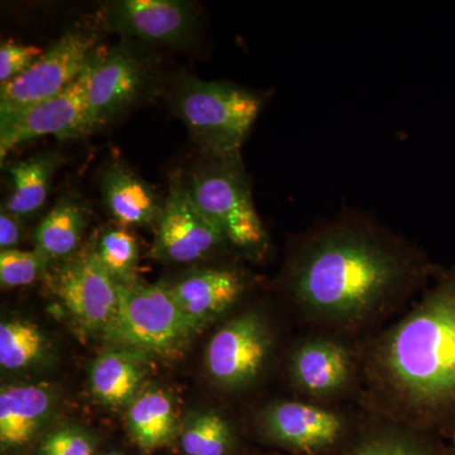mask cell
Instances as JSON below:
<instances>
[{
    "label": "cell",
    "instance_id": "11",
    "mask_svg": "<svg viewBox=\"0 0 455 455\" xmlns=\"http://www.w3.org/2000/svg\"><path fill=\"white\" fill-rule=\"evenodd\" d=\"M51 290L86 331H103L118 309V283L95 252L68 259L50 275Z\"/></svg>",
    "mask_w": 455,
    "mask_h": 455
},
{
    "label": "cell",
    "instance_id": "14",
    "mask_svg": "<svg viewBox=\"0 0 455 455\" xmlns=\"http://www.w3.org/2000/svg\"><path fill=\"white\" fill-rule=\"evenodd\" d=\"M358 358L331 337L301 341L291 355L290 373L296 387L311 398H333L348 390L357 376Z\"/></svg>",
    "mask_w": 455,
    "mask_h": 455
},
{
    "label": "cell",
    "instance_id": "12",
    "mask_svg": "<svg viewBox=\"0 0 455 455\" xmlns=\"http://www.w3.org/2000/svg\"><path fill=\"white\" fill-rule=\"evenodd\" d=\"M99 25L125 40L185 46L197 32L194 5L180 0H116L99 14Z\"/></svg>",
    "mask_w": 455,
    "mask_h": 455
},
{
    "label": "cell",
    "instance_id": "28",
    "mask_svg": "<svg viewBox=\"0 0 455 455\" xmlns=\"http://www.w3.org/2000/svg\"><path fill=\"white\" fill-rule=\"evenodd\" d=\"M44 52L32 44H18L16 41L3 42L0 46V85L25 74Z\"/></svg>",
    "mask_w": 455,
    "mask_h": 455
},
{
    "label": "cell",
    "instance_id": "4",
    "mask_svg": "<svg viewBox=\"0 0 455 455\" xmlns=\"http://www.w3.org/2000/svg\"><path fill=\"white\" fill-rule=\"evenodd\" d=\"M188 188L199 211L220 230L227 244L259 256L268 243L245 172L241 152L204 155L191 167Z\"/></svg>",
    "mask_w": 455,
    "mask_h": 455
},
{
    "label": "cell",
    "instance_id": "24",
    "mask_svg": "<svg viewBox=\"0 0 455 455\" xmlns=\"http://www.w3.org/2000/svg\"><path fill=\"white\" fill-rule=\"evenodd\" d=\"M180 442L187 455H229L235 447V434L223 416L202 412L185 425Z\"/></svg>",
    "mask_w": 455,
    "mask_h": 455
},
{
    "label": "cell",
    "instance_id": "25",
    "mask_svg": "<svg viewBox=\"0 0 455 455\" xmlns=\"http://www.w3.org/2000/svg\"><path fill=\"white\" fill-rule=\"evenodd\" d=\"M139 244L125 229H108L99 238L98 259L118 283H133L134 269L139 263Z\"/></svg>",
    "mask_w": 455,
    "mask_h": 455
},
{
    "label": "cell",
    "instance_id": "31",
    "mask_svg": "<svg viewBox=\"0 0 455 455\" xmlns=\"http://www.w3.org/2000/svg\"><path fill=\"white\" fill-rule=\"evenodd\" d=\"M451 455H455V444L453 448H451Z\"/></svg>",
    "mask_w": 455,
    "mask_h": 455
},
{
    "label": "cell",
    "instance_id": "20",
    "mask_svg": "<svg viewBox=\"0 0 455 455\" xmlns=\"http://www.w3.org/2000/svg\"><path fill=\"white\" fill-rule=\"evenodd\" d=\"M343 455H451V449L435 434L382 420L361 433Z\"/></svg>",
    "mask_w": 455,
    "mask_h": 455
},
{
    "label": "cell",
    "instance_id": "29",
    "mask_svg": "<svg viewBox=\"0 0 455 455\" xmlns=\"http://www.w3.org/2000/svg\"><path fill=\"white\" fill-rule=\"evenodd\" d=\"M20 218L2 208L0 212V248L2 251L16 250L20 242L22 229H20Z\"/></svg>",
    "mask_w": 455,
    "mask_h": 455
},
{
    "label": "cell",
    "instance_id": "2",
    "mask_svg": "<svg viewBox=\"0 0 455 455\" xmlns=\"http://www.w3.org/2000/svg\"><path fill=\"white\" fill-rule=\"evenodd\" d=\"M358 368L379 419L455 444V266L439 269L414 309L364 347Z\"/></svg>",
    "mask_w": 455,
    "mask_h": 455
},
{
    "label": "cell",
    "instance_id": "10",
    "mask_svg": "<svg viewBox=\"0 0 455 455\" xmlns=\"http://www.w3.org/2000/svg\"><path fill=\"white\" fill-rule=\"evenodd\" d=\"M272 348L274 338L265 317L245 313L212 335L205 353L206 370L221 387L239 390L262 374Z\"/></svg>",
    "mask_w": 455,
    "mask_h": 455
},
{
    "label": "cell",
    "instance_id": "9",
    "mask_svg": "<svg viewBox=\"0 0 455 455\" xmlns=\"http://www.w3.org/2000/svg\"><path fill=\"white\" fill-rule=\"evenodd\" d=\"M90 61L84 73L64 92L0 118V158L2 164L23 143L44 136L77 139L90 133Z\"/></svg>",
    "mask_w": 455,
    "mask_h": 455
},
{
    "label": "cell",
    "instance_id": "19",
    "mask_svg": "<svg viewBox=\"0 0 455 455\" xmlns=\"http://www.w3.org/2000/svg\"><path fill=\"white\" fill-rule=\"evenodd\" d=\"M59 163L55 152H44L9 164L11 193L3 208L20 220L40 211L49 196Z\"/></svg>",
    "mask_w": 455,
    "mask_h": 455
},
{
    "label": "cell",
    "instance_id": "16",
    "mask_svg": "<svg viewBox=\"0 0 455 455\" xmlns=\"http://www.w3.org/2000/svg\"><path fill=\"white\" fill-rule=\"evenodd\" d=\"M55 396L46 386L14 385L0 394V447L3 453L31 444L49 423Z\"/></svg>",
    "mask_w": 455,
    "mask_h": 455
},
{
    "label": "cell",
    "instance_id": "18",
    "mask_svg": "<svg viewBox=\"0 0 455 455\" xmlns=\"http://www.w3.org/2000/svg\"><path fill=\"white\" fill-rule=\"evenodd\" d=\"M146 355L116 347L104 353L90 370V388L99 403L109 407L131 403L146 376Z\"/></svg>",
    "mask_w": 455,
    "mask_h": 455
},
{
    "label": "cell",
    "instance_id": "26",
    "mask_svg": "<svg viewBox=\"0 0 455 455\" xmlns=\"http://www.w3.org/2000/svg\"><path fill=\"white\" fill-rule=\"evenodd\" d=\"M51 260L38 250L0 252V283L3 287L31 284L49 267Z\"/></svg>",
    "mask_w": 455,
    "mask_h": 455
},
{
    "label": "cell",
    "instance_id": "17",
    "mask_svg": "<svg viewBox=\"0 0 455 455\" xmlns=\"http://www.w3.org/2000/svg\"><path fill=\"white\" fill-rule=\"evenodd\" d=\"M100 190L108 211L124 227L157 226L164 203L154 188L119 161L108 164L100 176Z\"/></svg>",
    "mask_w": 455,
    "mask_h": 455
},
{
    "label": "cell",
    "instance_id": "23",
    "mask_svg": "<svg viewBox=\"0 0 455 455\" xmlns=\"http://www.w3.org/2000/svg\"><path fill=\"white\" fill-rule=\"evenodd\" d=\"M46 353V338L32 323L14 319L0 325V364L3 370H26L41 362Z\"/></svg>",
    "mask_w": 455,
    "mask_h": 455
},
{
    "label": "cell",
    "instance_id": "13",
    "mask_svg": "<svg viewBox=\"0 0 455 455\" xmlns=\"http://www.w3.org/2000/svg\"><path fill=\"white\" fill-rule=\"evenodd\" d=\"M259 427L278 447L307 455L331 451L349 431L348 420L340 412L301 401L268 406L260 414Z\"/></svg>",
    "mask_w": 455,
    "mask_h": 455
},
{
    "label": "cell",
    "instance_id": "3",
    "mask_svg": "<svg viewBox=\"0 0 455 455\" xmlns=\"http://www.w3.org/2000/svg\"><path fill=\"white\" fill-rule=\"evenodd\" d=\"M170 107L204 155L238 154L259 119L263 99L228 82L182 75L170 90Z\"/></svg>",
    "mask_w": 455,
    "mask_h": 455
},
{
    "label": "cell",
    "instance_id": "8",
    "mask_svg": "<svg viewBox=\"0 0 455 455\" xmlns=\"http://www.w3.org/2000/svg\"><path fill=\"white\" fill-rule=\"evenodd\" d=\"M224 245L226 239L194 202L187 178L176 171L171 175L151 256L161 262L185 265L206 259Z\"/></svg>",
    "mask_w": 455,
    "mask_h": 455
},
{
    "label": "cell",
    "instance_id": "15",
    "mask_svg": "<svg viewBox=\"0 0 455 455\" xmlns=\"http://www.w3.org/2000/svg\"><path fill=\"white\" fill-rule=\"evenodd\" d=\"M250 281L242 269L211 267L188 275L169 286L185 315L200 331L235 307L243 298Z\"/></svg>",
    "mask_w": 455,
    "mask_h": 455
},
{
    "label": "cell",
    "instance_id": "27",
    "mask_svg": "<svg viewBox=\"0 0 455 455\" xmlns=\"http://www.w3.org/2000/svg\"><path fill=\"white\" fill-rule=\"evenodd\" d=\"M97 439L77 425H62L47 433L36 455H95Z\"/></svg>",
    "mask_w": 455,
    "mask_h": 455
},
{
    "label": "cell",
    "instance_id": "1",
    "mask_svg": "<svg viewBox=\"0 0 455 455\" xmlns=\"http://www.w3.org/2000/svg\"><path fill=\"white\" fill-rule=\"evenodd\" d=\"M438 271L418 245L349 211L296 239L283 286L310 324L350 334L391 315Z\"/></svg>",
    "mask_w": 455,
    "mask_h": 455
},
{
    "label": "cell",
    "instance_id": "5",
    "mask_svg": "<svg viewBox=\"0 0 455 455\" xmlns=\"http://www.w3.org/2000/svg\"><path fill=\"white\" fill-rule=\"evenodd\" d=\"M118 309L104 334L114 346L142 355H178L197 333L169 284L118 283Z\"/></svg>",
    "mask_w": 455,
    "mask_h": 455
},
{
    "label": "cell",
    "instance_id": "22",
    "mask_svg": "<svg viewBox=\"0 0 455 455\" xmlns=\"http://www.w3.org/2000/svg\"><path fill=\"white\" fill-rule=\"evenodd\" d=\"M86 223L88 208L80 197L62 196L36 230V250L50 260L70 259L79 247Z\"/></svg>",
    "mask_w": 455,
    "mask_h": 455
},
{
    "label": "cell",
    "instance_id": "30",
    "mask_svg": "<svg viewBox=\"0 0 455 455\" xmlns=\"http://www.w3.org/2000/svg\"><path fill=\"white\" fill-rule=\"evenodd\" d=\"M104 455H125V454L121 453V451H109V453H106Z\"/></svg>",
    "mask_w": 455,
    "mask_h": 455
},
{
    "label": "cell",
    "instance_id": "21",
    "mask_svg": "<svg viewBox=\"0 0 455 455\" xmlns=\"http://www.w3.org/2000/svg\"><path fill=\"white\" fill-rule=\"evenodd\" d=\"M127 429L132 439L145 451L169 445L178 433V415L169 394L149 390L130 403Z\"/></svg>",
    "mask_w": 455,
    "mask_h": 455
},
{
    "label": "cell",
    "instance_id": "7",
    "mask_svg": "<svg viewBox=\"0 0 455 455\" xmlns=\"http://www.w3.org/2000/svg\"><path fill=\"white\" fill-rule=\"evenodd\" d=\"M97 49L95 33L82 28L64 33L25 74L3 84L0 118L64 92L84 73Z\"/></svg>",
    "mask_w": 455,
    "mask_h": 455
},
{
    "label": "cell",
    "instance_id": "6",
    "mask_svg": "<svg viewBox=\"0 0 455 455\" xmlns=\"http://www.w3.org/2000/svg\"><path fill=\"white\" fill-rule=\"evenodd\" d=\"M90 133L140 106L157 92V66L133 40L98 47L90 59Z\"/></svg>",
    "mask_w": 455,
    "mask_h": 455
}]
</instances>
